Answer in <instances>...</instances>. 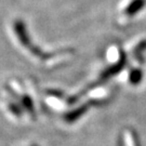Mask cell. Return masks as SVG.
Listing matches in <instances>:
<instances>
[{
	"mask_svg": "<svg viewBox=\"0 0 146 146\" xmlns=\"http://www.w3.org/2000/svg\"><path fill=\"white\" fill-rule=\"evenodd\" d=\"M142 79H143V73L139 68L132 69L130 74H129V80H130L131 84H133V86H136V84H140L142 81Z\"/></svg>",
	"mask_w": 146,
	"mask_h": 146,
	"instance_id": "3",
	"label": "cell"
},
{
	"mask_svg": "<svg viewBox=\"0 0 146 146\" xmlns=\"http://www.w3.org/2000/svg\"><path fill=\"white\" fill-rule=\"evenodd\" d=\"M125 63H127V58H125V54H122V53H121V58H120L119 62L116 63V64H114L111 67L107 68L104 73L102 74V78L107 79V78H110V77H111V76L116 75L117 73H119L120 70L123 68V66H125Z\"/></svg>",
	"mask_w": 146,
	"mask_h": 146,
	"instance_id": "1",
	"label": "cell"
},
{
	"mask_svg": "<svg viewBox=\"0 0 146 146\" xmlns=\"http://www.w3.org/2000/svg\"><path fill=\"white\" fill-rule=\"evenodd\" d=\"M146 5V0H132L128 5L127 9L125 10V13L128 16L136 15L142 9H144Z\"/></svg>",
	"mask_w": 146,
	"mask_h": 146,
	"instance_id": "2",
	"label": "cell"
}]
</instances>
